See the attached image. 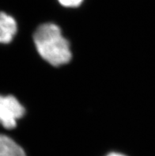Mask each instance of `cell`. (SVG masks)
Instances as JSON below:
<instances>
[{
  "mask_svg": "<svg viewBox=\"0 0 155 156\" xmlns=\"http://www.w3.org/2000/svg\"><path fill=\"white\" fill-rule=\"evenodd\" d=\"M17 30L18 26L15 19L4 12H0V43L11 42Z\"/></svg>",
  "mask_w": 155,
  "mask_h": 156,
  "instance_id": "obj_3",
  "label": "cell"
},
{
  "mask_svg": "<svg viewBox=\"0 0 155 156\" xmlns=\"http://www.w3.org/2000/svg\"><path fill=\"white\" fill-rule=\"evenodd\" d=\"M23 105L12 95H0V125L6 129H14L17 121L25 115Z\"/></svg>",
  "mask_w": 155,
  "mask_h": 156,
  "instance_id": "obj_2",
  "label": "cell"
},
{
  "mask_svg": "<svg viewBox=\"0 0 155 156\" xmlns=\"http://www.w3.org/2000/svg\"><path fill=\"white\" fill-rule=\"evenodd\" d=\"M0 156H26L25 151L7 136L0 134Z\"/></svg>",
  "mask_w": 155,
  "mask_h": 156,
  "instance_id": "obj_4",
  "label": "cell"
},
{
  "mask_svg": "<svg viewBox=\"0 0 155 156\" xmlns=\"http://www.w3.org/2000/svg\"><path fill=\"white\" fill-rule=\"evenodd\" d=\"M33 40L41 56L52 66L59 67L71 60L70 44L55 24L40 26L34 34Z\"/></svg>",
  "mask_w": 155,
  "mask_h": 156,
  "instance_id": "obj_1",
  "label": "cell"
},
{
  "mask_svg": "<svg viewBox=\"0 0 155 156\" xmlns=\"http://www.w3.org/2000/svg\"><path fill=\"white\" fill-rule=\"evenodd\" d=\"M61 5L66 7H77L80 6L83 0H58Z\"/></svg>",
  "mask_w": 155,
  "mask_h": 156,
  "instance_id": "obj_5",
  "label": "cell"
},
{
  "mask_svg": "<svg viewBox=\"0 0 155 156\" xmlns=\"http://www.w3.org/2000/svg\"><path fill=\"white\" fill-rule=\"evenodd\" d=\"M106 156H127L124 154H121V153H118V152H111L108 154H107Z\"/></svg>",
  "mask_w": 155,
  "mask_h": 156,
  "instance_id": "obj_6",
  "label": "cell"
}]
</instances>
